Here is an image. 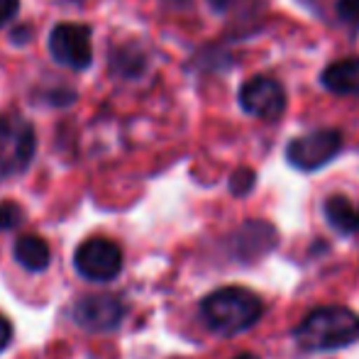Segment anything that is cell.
<instances>
[{"instance_id":"cell-10","label":"cell","mask_w":359,"mask_h":359,"mask_svg":"<svg viewBox=\"0 0 359 359\" xmlns=\"http://www.w3.org/2000/svg\"><path fill=\"white\" fill-rule=\"evenodd\" d=\"M13 255H15V259H18V264L25 266L27 271H44L49 266V259H52L47 242L37 235L18 237Z\"/></svg>"},{"instance_id":"cell-15","label":"cell","mask_w":359,"mask_h":359,"mask_svg":"<svg viewBox=\"0 0 359 359\" xmlns=\"http://www.w3.org/2000/svg\"><path fill=\"white\" fill-rule=\"evenodd\" d=\"M337 15L345 22H359V0H337Z\"/></svg>"},{"instance_id":"cell-19","label":"cell","mask_w":359,"mask_h":359,"mask_svg":"<svg viewBox=\"0 0 359 359\" xmlns=\"http://www.w3.org/2000/svg\"><path fill=\"white\" fill-rule=\"evenodd\" d=\"M76 3H81V0H76Z\"/></svg>"},{"instance_id":"cell-17","label":"cell","mask_w":359,"mask_h":359,"mask_svg":"<svg viewBox=\"0 0 359 359\" xmlns=\"http://www.w3.org/2000/svg\"><path fill=\"white\" fill-rule=\"evenodd\" d=\"M10 340H13V327H10L8 318L0 316V352L10 345Z\"/></svg>"},{"instance_id":"cell-2","label":"cell","mask_w":359,"mask_h":359,"mask_svg":"<svg viewBox=\"0 0 359 359\" xmlns=\"http://www.w3.org/2000/svg\"><path fill=\"white\" fill-rule=\"evenodd\" d=\"M262 301L257 293L242 286H227L213 291L201 303L205 325L220 335H240L262 318Z\"/></svg>"},{"instance_id":"cell-18","label":"cell","mask_w":359,"mask_h":359,"mask_svg":"<svg viewBox=\"0 0 359 359\" xmlns=\"http://www.w3.org/2000/svg\"><path fill=\"white\" fill-rule=\"evenodd\" d=\"M232 359H259V357L252 355V352H242V355H237V357H232Z\"/></svg>"},{"instance_id":"cell-4","label":"cell","mask_w":359,"mask_h":359,"mask_svg":"<svg viewBox=\"0 0 359 359\" xmlns=\"http://www.w3.org/2000/svg\"><path fill=\"white\" fill-rule=\"evenodd\" d=\"M74 266L83 279L105 284V281H113L123 269V252L105 237H90L81 242V247L76 250Z\"/></svg>"},{"instance_id":"cell-7","label":"cell","mask_w":359,"mask_h":359,"mask_svg":"<svg viewBox=\"0 0 359 359\" xmlns=\"http://www.w3.org/2000/svg\"><path fill=\"white\" fill-rule=\"evenodd\" d=\"M240 105L252 118L276 120L286 108V93L279 81L269 76H255L240 88Z\"/></svg>"},{"instance_id":"cell-9","label":"cell","mask_w":359,"mask_h":359,"mask_svg":"<svg viewBox=\"0 0 359 359\" xmlns=\"http://www.w3.org/2000/svg\"><path fill=\"white\" fill-rule=\"evenodd\" d=\"M323 86L337 95H359V59H342L323 72Z\"/></svg>"},{"instance_id":"cell-14","label":"cell","mask_w":359,"mask_h":359,"mask_svg":"<svg viewBox=\"0 0 359 359\" xmlns=\"http://www.w3.org/2000/svg\"><path fill=\"white\" fill-rule=\"evenodd\" d=\"M255 186V171L252 169H237L230 179V191L235 196H247Z\"/></svg>"},{"instance_id":"cell-8","label":"cell","mask_w":359,"mask_h":359,"mask_svg":"<svg viewBox=\"0 0 359 359\" xmlns=\"http://www.w3.org/2000/svg\"><path fill=\"white\" fill-rule=\"evenodd\" d=\"M125 316V308L120 298L108 296V293H95V296H83L74 306V320L86 330H115Z\"/></svg>"},{"instance_id":"cell-16","label":"cell","mask_w":359,"mask_h":359,"mask_svg":"<svg viewBox=\"0 0 359 359\" xmlns=\"http://www.w3.org/2000/svg\"><path fill=\"white\" fill-rule=\"evenodd\" d=\"M20 10L18 0H0V27H5L8 22H13L15 15Z\"/></svg>"},{"instance_id":"cell-5","label":"cell","mask_w":359,"mask_h":359,"mask_svg":"<svg viewBox=\"0 0 359 359\" xmlns=\"http://www.w3.org/2000/svg\"><path fill=\"white\" fill-rule=\"evenodd\" d=\"M342 149V135L337 130H316L291 140L286 147V159L301 171H316L330 164Z\"/></svg>"},{"instance_id":"cell-13","label":"cell","mask_w":359,"mask_h":359,"mask_svg":"<svg viewBox=\"0 0 359 359\" xmlns=\"http://www.w3.org/2000/svg\"><path fill=\"white\" fill-rule=\"evenodd\" d=\"M22 220H25V213L18 203H10V201L0 203V232L13 230V227H18Z\"/></svg>"},{"instance_id":"cell-6","label":"cell","mask_w":359,"mask_h":359,"mask_svg":"<svg viewBox=\"0 0 359 359\" xmlns=\"http://www.w3.org/2000/svg\"><path fill=\"white\" fill-rule=\"evenodd\" d=\"M49 54L57 64L74 72H81L93 59V47H90V29L86 25L62 22L49 34Z\"/></svg>"},{"instance_id":"cell-1","label":"cell","mask_w":359,"mask_h":359,"mask_svg":"<svg viewBox=\"0 0 359 359\" xmlns=\"http://www.w3.org/2000/svg\"><path fill=\"white\" fill-rule=\"evenodd\" d=\"M293 337L306 352L340 350L359 340V316L342 306L318 308L303 318Z\"/></svg>"},{"instance_id":"cell-11","label":"cell","mask_w":359,"mask_h":359,"mask_svg":"<svg viewBox=\"0 0 359 359\" xmlns=\"http://www.w3.org/2000/svg\"><path fill=\"white\" fill-rule=\"evenodd\" d=\"M325 217L337 232L352 235L359 232V208L352 205L345 196H330L325 201Z\"/></svg>"},{"instance_id":"cell-12","label":"cell","mask_w":359,"mask_h":359,"mask_svg":"<svg viewBox=\"0 0 359 359\" xmlns=\"http://www.w3.org/2000/svg\"><path fill=\"white\" fill-rule=\"evenodd\" d=\"M110 69L118 76H137L144 69V57L135 47H120L110 52Z\"/></svg>"},{"instance_id":"cell-3","label":"cell","mask_w":359,"mask_h":359,"mask_svg":"<svg viewBox=\"0 0 359 359\" xmlns=\"http://www.w3.org/2000/svg\"><path fill=\"white\" fill-rule=\"evenodd\" d=\"M37 151L34 128L20 115L0 118V176H18L32 164Z\"/></svg>"}]
</instances>
